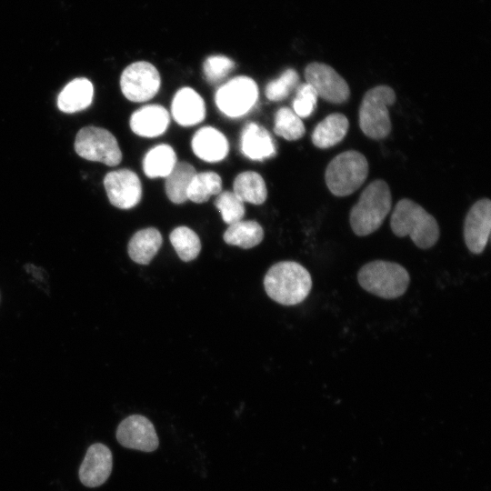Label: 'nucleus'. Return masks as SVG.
<instances>
[{
  "mask_svg": "<svg viewBox=\"0 0 491 491\" xmlns=\"http://www.w3.org/2000/svg\"><path fill=\"white\" fill-rule=\"evenodd\" d=\"M264 286L270 298L284 306H294L307 297L312 279L302 265L294 261H282L269 268Z\"/></svg>",
  "mask_w": 491,
  "mask_h": 491,
  "instance_id": "f257e3e1",
  "label": "nucleus"
},
{
  "mask_svg": "<svg viewBox=\"0 0 491 491\" xmlns=\"http://www.w3.org/2000/svg\"><path fill=\"white\" fill-rule=\"evenodd\" d=\"M390 226L396 236L409 235L414 244L421 249L434 246L440 235L436 218L408 198L401 199L396 205Z\"/></svg>",
  "mask_w": 491,
  "mask_h": 491,
  "instance_id": "f03ea898",
  "label": "nucleus"
},
{
  "mask_svg": "<svg viewBox=\"0 0 491 491\" xmlns=\"http://www.w3.org/2000/svg\"><path fill=\"white\" fill-rule=\"evenodd\" d=\"M392 205L388 185L381 179L372 181L361 193L350 210L349 221L353 232L359 236L368 235L383 224Z\"/></svg>",
  "mask_w": 491,
  "mask_h": 491,
  "instance_id": "7ed1b4c3",
  "label": "nucleus"
},
{
  "mask_svg": "<svg viewBox=\"0 0 491 491\" xmlns=\"http://www.w3.org/2000/svg\"><path fill=\"white\" fill-rule=\"evenodd\" d=\"M357 280L366 291L385 299H394L406 293L410 276L397 263L375 260L360 268Z\"/></svg>",
  "mask_w": 491,
  "mask_h": 491,
  "instance_id": "20e7f679",
  "label": "nucleus"
},
{
  "mask_svg": "<svg viewBox=\"0 0 491 491\" xmlns=\"http://www.w3.org/2000/svg\"><path fill=\"white\" fill-rule=\"evenodd\" d=\"M368 175V163L358 151L347 150L336 155L325 173L329 191L336 196H346L356 191Z\"/></svg>",
  "mask_w": 491,
  "mask_h": 491,
  "instance_id": "39448f33",
  "label": "nucleus"
},
{
  "mask_svg": "<svg viewBox=\"0 0 491 491\" xmlns=\"http://www.w3.org/2000/svg\"><path fill=\"white\" fill-rule=\"evenodd\" d=\"M396 94L388 85H377L366 91L359 106L358 120L362 132L380 140L391 132L388 106L396 102Z\"/></svg>",
  "mask_w": 491,
  "mask_h": 491,
  "instance_id": "423d86ee",
  "label": "nucleus"
},
{
  "mask_svg": "<svg viewBox=\"0 0 491 491\" xmlns=\"http://www.w3.org/2000/svg\"><path fill=\"white\" fill-rule=\"evenodd\" d=\"M75 150L82 158L115 166L122 161V153L115 135L97 126H85L75 136Z\"/></svg>",
  "mask_w": 491,
  "mask_h": 491,
  "instance_id": "0eeeda50",
  "label": "nucleus"
},
{
  "mask_svg": "<svg viewBox=\"0 0 491 491\" xmlns=\"http://www.w3.org/2000/svg\"><path fill=\"white\" fill-rule=\"evenodd\" d=\"M258 96L256 83L248 76L238 75L217 89L215 101L221 113L228 117L237 118L253 109Z\"/></svg>",
  "mask_w": 491,
  "mask_h": 491,
  "instance_id": "6e6552de",
  "label": "nucleus"
},
{
  "mask_svg": "<svg viewBox=\"0 0 491 491\" xmlns=\"http://www.w3.org/2000/svg\"><path fill=\"white\" fill-rule=\"evenodd\" d=\"M161 78L156 67L149 62L138 61L126 66L120 78L123 95L132 102H145L158 92Z\"/></svg>",
  "mask_w": 491,
  "mask_h": 491,
  "instance_id": "1a4fd4ad",
  "label": "nucleus"
},
{
  "mask_svg": "<svg viewBox=\"0 0 491 491\" xmlns=\"http://www.w3.org/2000/svg\"><path fill=\"white\" fill-rule=\"evenodd\" d=\"M305 78L322 99L332 104H343L350 96L346 81L330 65L313 62L305 69Z\"/></svg>",
  "mask_w": 491,
  "mask_h": 491,
  "instance_id": "9d476101",
  "label": "nucleus"
},
{
  "mask_svg": "<svg viewBox=\"0 0 491 491\" xmlns=\"http://www.w3.org/2000/svg\"><path fill=\"white\" fill-rule=\"evenodd\" d=\"M104 185L110 203L120 209L135 207L142 198V185L138 175L130 169L107 173Z\"/></svg>",
  "mask_w": 491,
  "mask_h": 491,
  "instance_id": "9b49d317",
  "label": "nucleus"
},
{
  "mask_svg": "<svg viewBox=\"0 0 491 491\" xmlns=\"http://www.w3.org/2000/svg\"><path fill=\"white\" fill-rule=\"evenodd\" d=\"M491 229V202L481 198L469 209L464 223V239L468 250L481 254L489 240Z\"/></svg>",
  "mask_w": 491,
  "mask_h": 491,
  "instance_id": "f8f14e48",
  "label": "nucleus"
},
{
  "mask_svg": "<svg viewBox=\"0 0 491 491\" xmlns=\"http://www.w3.org/2000/svg\"><path fill=\"white\" fill-rule=\"evenodd\" d=\"M116 439L126 448L143 452L155 451L159 445L152 422L140 415L125 418L116 429Z\"/></svg>",
  "mask_w": 491,
  "mask_h": 491,
  "instance_id": "ddd939ff",
  "label": "nucleus"
},
{
  "mask_svg": "<svg viewBox=\"0 0 491 491\" xmlns=\"http://www.w3.org/2000/svg\"><path fill=\"white\" fill-rule=\"evenodd\" d=\"M113 457L110 449L96 443L90 446L79 468V478L84 486L96 487L104 484L112 472Z\"/></svg>",
  "mask_w": 491,
  "mask_h": 491,
  "instance_id": "4468645a",
  "label": "nucleus"
},
{
  "mask_svg": "<svg viewBox=\"0 0 491 491\" xmlns=\"http://www.w3.org/2000/svg\"><path fill=\"white\" fill-rule=\"evenodd\" d=\"M240 149L244 155L254 161H264L276 155V145L271 134L254 122L244 126L240 136Z\"/></svg>",
  "mask_w": 491,
  "mask_h": 491,
  "instance_id": "2eb2a0df",
  "label": "nucleus"
},
{
  "mask_svg": "<svg viewBox=\"0 0 491 491\" xmlns=\"http://www.w3.org/2000/svg\"><path fill=\"white\" fill-rule=\"evenodd\" d=\"M175 121L182 126H192L205 117V105L202 96L191 87H183L175 93L171 105Z\"/></svg>",
  "mask_w": 491,
  "mask_h": 491,
  "instance_id": "dca6fc26",
  "label": "nucleus"
},
{
  "mask_svg": "<svg viewBox=\"0 0 491 491\" xmlns=\"http://www.w3.org/2000/svg\"><path fill=\"white\" fill-rule=\"evenodd\" d=\"M170 122L167 110L160 105H146L135 111L129 121L132 131L143 137L164 134Z\"/></svg>",
  "mask_w": 491,
  "mask_h": 491,
  "instance_id": "f3484780",
  "label": "nucleus"
},
{
  "mask_svg": "<svg viewBox=\"0 0 491 491\" xmlns=\"http://www.w3.org/2000/svg\"><path fill=\"white\" fill-rule=\"evenodd\" d=\"M194 154L203 161L216 163L225 159L229 152L226 137L215 127L198 129L191 141Z\"/></svg>",
  "mask_w": 491,
  "mask_h": 491,
  "instance_id": "a211bd4d",
  "label": "nucleus"
},
{
  "mask_svg": "<svg viewBox=\"0 0 491 491\" xmlns=\"http://www.w3.org/2000/svg\"><path fill=\"white\" fill-rule=\"evenodd\" d=\"M92 83L79 77L69 82L60 92L57 98L58 108L65 113H75L88 107L93 100Z\"/></svg>",
  "mask_w": 491,
  "mask_h": 491,
  "instance_id": "6ab92c4d",
  "label": "nucleus"
},
{
  "mask_svg": "<svg viewBox=\"0 0 491 491\" xmlns=\"http://www.w3.org/2000/svg\"><path fill=\"white\" fill-rule=\"evenodd\" d=\"M348 127L349 122L345 115L330 114L316 125L311 136L312 142L321 149L332 147L345 138Z\"/></svg>",
  "mask_w": 491,
  "mask_h": 491,
  "instance_id": "aec40b11",
  "label": "nucleus"
},
{
  "mask_svg": "<svg viewBox=\"0 0 491 491\" xmlns=\"http://www.w3.org/2000/svg\"><path fill=\"white\" fill-rule=\"evenodd\" d=\"M162 235L155 227L137 231L129 240L127 251L130 258L140 265H148L162 246Z\"/></svg>",
  "mask_w": 491,
  "mask_h": 491,
  "instance_id": "412c9836",
  "label": "nucleus"
},
{
  "mask_svg": "<svg viewBox=\"0 0 491 491\" xmlns=\"http://www.w3.org/2000/svg\"><path fill=\"white\" fill-rule=\"evenodd\" d=\"M176 163V154L173 147L166 144H160L145 154L143 160V170L147 177L165 178Z\"/></svg>",
  "mask_w": 491,
  "mask_h": 491,
  "instance_id": "4be33fe9",
  "label": "nucleus"
},
{
  "mask_svg": "<svg viewBox=\"0 0 491 491\" xmlns=\"http://www.w3.org/2000/svg\"><path fill=\"white\" fill-rule=\"evenodd\" d=\"M196 174L195 167L187 162H177L168 174L165 190L168 199L174 204H183L187 200V189Z\"/></svg>",
  "mask_w": 491,
  "mask_h": 491,
  "instance_id": "5701e85b",
  "label": "nucleus"
},
{
  "mask_svg": "<svg viewBox=\"0 0 491 491\" xmlns=\"http://www.w3.org/2000/svg\"><path fill=\"white\" fill-rule=\"evenodd\" d=\"M233 192L245 203L263 204L267 197L264 178L255 171L240 173L234 180Z\"/></svg>",
  "mask_w": 491,
  "mask_h": 491,
  "instance_id": "b1692460",
  "label": "nucleus"
},
{
  "mask_svg": "<svg viewBox=\"0 0 491 491\" xmlns=\"http://www.w3.org/2000/svg\"><path fill=\"white\" fill-rule=\"evenodd\" d=\"M263 237L264 230L260 224L255 220H240L229 225L223 235L226 244L244 249L257 246Z\"/></svg>",
  "mask_w": 491,
  "mask_h": 491,
  "instance_id": "393cba45",
  "label": "nucleus"
},
{
  "mask_svg": "<svg viewBox=\"0 0 491 491\" xmlns=\"http://www.w3.org/2000/svg\"><path fill=\"white\" fill-rule=\"evenodd\" d=\"M221 191L222 179L218 174L212 171L196 172L187 189V200L202 204Z\"/></svg>",
  "mask_w": 491,
  "mask_h": 491,
  "instance_id": "a878e982",
  "label": "nucleus"
},
{
  "mask_svg": "<svg viewBox=\"0 0 491 491\" xmlns=\"http://www.w3.org/2000/svg\"><path fill=\"white\" fill-rule=\"evenodd\" d=\"M176 254L185 262L194 260L201 250V242L195 231L187 226L175 228L169 235Z\"/></svg>",
  "mask_w": 491,
  "mask_h": 491,
  "instance_id": "bb28decb",
  "label": "nucleus"
},
{
  "mask_svg": "<svg viewBox=\"0 0 491 491\" xmlns=\"http://www.w3.org/2000/svg\"><path fill=\"white\" fill-rule=\"evenodd\" d=\"M274 132L288 141L301 138L306 132L302 119L290 108L281 107L275 115Z\"/></svg>",
  "mask_w": 491,
  "mask_h": 491,
  "instance_id": "cd10ccee",
  "label": "nucleus"
},
{
  "mask_svg": "<svg viewBox=\"0 0 491 491\" xmlns=\"http://www.w3.org/2000/svg\"><path fill=\"white\" fill-rule=\"evenodd\" d=\"M215 205L227 225L243 220L246 213L244 202L233 191H221L215 200Z\"/></svg>",
  "mask_w": 491,
  "mask_h": 491,
  "instance_id": "c85d7f7f",
  "label": "nucleus"
},
{
  "mask_svg": "<svg viewBox=\"0 0 491 491\" xmlns=\"http://www.w3.org/2000/svg\"><path fill=\"white\" fill-rule=\"evenodd\" d=\"M299 75L293 68L286 69L278 78L270 81L265 94L268 100L278 102L286 99L298 86Z\"/></svg>",
  "mask_w": 491,
  "mask_h": 491,
  "instance_id": "c756f323",
  "label": "nucleus"
},
{
  "mask_svg": "<svg viewBox=\"0 0 491 491\" xmlns=\"http://www.w3.org/2000/svg\"><path fill=\"white\" fill-rule=\"evenodd\" d=\"M235 67V62L221 55L208 56L203 64L205 80L215 85L224 80Z\"/></svg>",
  "mask_w": 491,
  "mask_h": 491,
  "instance_id": "7c9ffc66",
  "label": "nucleus"
},
{
  "mask_svg": "<svg viewBox=\"0 0 491 491\" xmlns=\"http://www.w3.org/2000/svg\"><path fill=\"white\" fill-rule=\"evenodd\" d=\"M318 95L315 89L307 83L296 87V96L293 100V111L300 117L310 116L316 109Z\"/></svg>",
  "mask_w": 491,
  "mask_h": 491,
  "instance_id": "2f4dec72",
  "label": "nucleus"
}]
</instances>
